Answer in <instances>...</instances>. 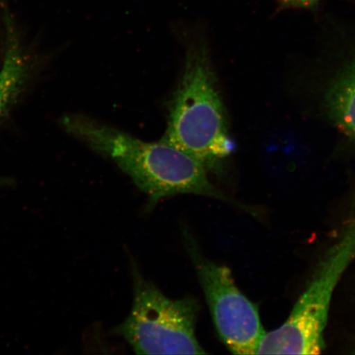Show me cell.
Returning a JSON list of instances; mask_svg holds the SVG:
<instances>
[{
	"mask_svg": "<svg viewBox=\"0 0 355 355\" xmlns=\"http://www.w3.org/2000/svg\"><path fill=\"white\" fill-rule=\"evenodd\" d=\"M65 130L95 152L110 158L149 198V206L176 194L190 193L234 204L215 187L196 159L164 143H146L83 115H66Z\"/></svg>",
	"mask_w": 355,
	"mask_h": 355,
	"instance_id": "cell-1",
	"label": "cell"
},
{
	"mask_svg": "<svg viewBox=\"0 0 355 355\" xmlns=\"http://www.w3.org/2000/svg\"><path fill=\"white\" fill-rule=\"evenodd\" d=\"M162 141L196 159L207 171L220 172L234 152L218 80L203 40H195L186 53Z\"/></svg>",
	"mask_w": 355,
	"mask_h": 355,
	"instance_id": "cell-2",
	"label": "cell"
},
{
	"mask_svg": "<svg viewBox=\"0 0 355 355\" xmlns=\"http://www.w3.org/2000/svg\"><path fill=\"white\" fill-rule=\"evenodd\" d=\"M354 260L355 219L324 254L286 322L266 333L257 354H321L333 294Z\"/></svg>",
	"mask_w": 355,
	"mask_h": 355,
	"instance_id": "cell-3",
	"label": "cell"
},
{
	"mask_svg": "<svg viewBox=\"0 0 355 355\" xmlns=\"http://www.w3.org/2000/svg\"><path fill=\"white\" fill-rule=\"evenodd\" d=\"M131 313L115 331L137 354H205L195 333L198 302L168 298L135 270Z\"/></svg>",
	"mask_w": 355,
	"mask_h": 355,
	"instance_id": "cell-4",
	"label": "cell"
},
{
	"mask_svg": "<svg viewBox=\"0 0 355 355\" xmlns=\"http://www.w3.org/2000/svg\"><path fill=\"white\" fill-rule=\"evenodd\" d=\"M184 237L220 340L234 354H257L266 333L259 308L239 290L232 270L206 259L193 238Z\"/></svg>",
	"mask_w": 355,
	"mask_h": 355,
	"instance_id": "cell-5",
	"label": "cell"
},
{
	"mask_svg": "<svg viewBox=\"0 0 355 355\" xmlns=\"http://www.w3.org/2000/svg\"><path fill=\"white\" fill-rule=\"evenodd\" d=\"M6 46L0 69V119L19 98L28 81L30 72L28 60L21 46L19 35L12 21L6 15Z\"/></svg>",
	"mask_w": 355,
	"mask_h": 355,
	"instance_id": "cell-6",
	"label": "cell"
},
{
	"mask_svg": "<svg viewBox=\"0 0 355 355\" xmlns=\"http://www.w3.org/2000/svg\"><path fill=\"white\" fill-rule=\"evenodd\" d=\"M326 101L333 122L355 141V57L332 84Z\"/></svg>",
	"mask_w": 355,
	"mask_h": 355,
	"instance_id": "cell-7",
	"label": "cell"
},
{
	"mask_svg": "<svg viewBox=\"0 0 355 355\" xmlns=\"http://www.w3.org/2000/svg\"><path fill=\"white\" fill-rule=\"evenodd\" d=\"M285 7L309 8L317 6L319 0H277Z\"/></svg>",
	"mask_w": 355,
	"mask_h": 355,
	"instance_id": "cell-8",
	"label": "cell"
},
{
	"mask_svg": "<svg viewBox=\"0 0 355 355\" xmlns=\"http://www.w3.org/2000/svg\"><path fill=\"white\" fill-rule=\"evenodd\" d=\"M8 184V181L6 180L0 179V186Z\"/></svg>",
	"mask_w": 355,
	"mask_h": 355,
	"instance_id": "cell-9",
	"label": "cell"
}]
</instances>
